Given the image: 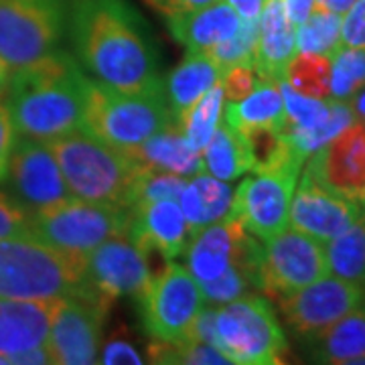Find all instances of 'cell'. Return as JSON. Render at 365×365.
Wrapping results in <instances>:
<instances>
[{
	"label": "cell",
	"mask_w": 365,
	"mask_h": 365,
	"mask_svg": "<svg viewBox=\"0 0 365 365\" xmlns=\"http://www.w3.org/2000/svg\"><path fill=\"white\" fill-rule=\"evenodd\" d=\"M67 25L79 66L98 81L122 91L163 81L157 49L128 0H73Z\"/></svg>",
	"instance_id": "1"
},
{
	"label": "cell",
	"mask_w": 365,
	"mask_h": 365,
	"mask_svg": "<svg viewBox=\"0 0 365 365\" xmlns=\"http://www.w3.org/2000/svg\"><path fill=\"white\" fill-rule=\"evenodd\" d=\"M88 88L83 67L61 49L16 69L4 91L14 128L43 143L83 128Z\"/></svg>",
	"instance_id": "2"
},
{
	"label": "cell",
	"mask_w": 365,
	"mask_h": 365,
	"mask_svg": "<svg viewBox=\"0 0 365 365\" xmlns=\"http://www.w3.org/2000/svg\"><path fill=\"white\" fill-rule=\"evenodd\" d=\"M47 144L76 199L132 207L144 167L126 150L104 143L88 128L69 132Z\"/></svg>",
	"instance_id": "3"
},
{
	"label": "cell",
	"mask_w": 365,
	"mask_h": 365,
	"mask_svg": "<svg viewBox=\"0 0 365 365\" xmlns=\"http://www.w3.org/2000/svg\"><path fill=\"white\" fill-rule=\"evenodd\" d=\"M86 292V254L31 235L0 240V299H59Z\"/></svg>",
	"instance_id": "4"
},
{
	"label": "cell",
	"mask_w": 365,
	"mask_h": 365,
	"mask_svg": "<svg viewBox=\"0 0 365 365\" xmlns=\"http://www.w3.org/2000/svg\"><path fill=\"white\" fill-rule=\"evenodd\" d=\"M173 122L165 81L140 91H122L90 81L83 128L120 150H130Z\"/></svg>",
	"instance_id": "5"
},
{
	"label": "cell",
	"mask_w": 365,
	"mask_h": 365,
	"mask_svg": "<svg viewBox=\"0 0 365 365\" xmlns=\"http://www.w3.org/2000/svg\"><path fill=\"white\" fill-rule=\"evenodd\" d=\"M215 347L237 365H278L288 341L276 311L260 294H244L215 311Z\"/></svg>",
	"instance_id": "6"
},
{
	"label": "cell",
	"mask_w": 365,
	"mask_h": 365,
	"mask_svg": "<svg viewBox=\"0 0 365 365\" xmlns=\"http://www.w3.org/2000/svg\"><path fill=\"white\" fill-rule=\"evenodd\" d=\"M128 207L71 197L31 213L29 235L51 248L86 254L110 237L128 235Z\"/></svg>",
	"instance_id": "7"
},
{
	"label": "cell",
	"mask_w": 365,
	"mask_h": 365,
	"mask_svg": "<svg viewBox=\"0 0 365 365\" xmlns=\"http://www.w3.org/2000/svg\"><path fill=\"white\" fill-rule=\"evenodd\" d=\"M66 0H0V59L11 71L59 49L66 35Z\"/></svg>",
	"instance_id": "8"
},
{
	"label": "cell",
	"mask_w": 365,
	"mask_h": 365,
	"mask_svg": "<svg viewBox=\"0 0 365 365\" xmlns=\"http://www.w3.org/2000/svg\"><path fill=\"white\" fill-rule=\"evenodd\" d=\"M136 297L146 335L165 343L191 339L197 317L205 307L195 276L173 260L150 272Z\"/></svg>",
	"instance_id": "9"
},
{
	"label": "cell",
	"mask_w": 365,
	"mask_h": 365,
	"mask_svg": "<svg viewBox=\"0 0 365 365\" xmlns=\"http://www.w3.org/2000/svg\"><path fill=\"white\" fill-rule=\"evenodd\" d=\"M329 274L325 246L304 232L287 227L266 240L258 270V288L280 300Z\"/></svg>",
	"instance_id": "10"
},
{
	"label": "cell",
	"mask_w": 365,
	"mask_h": 365,
	"mask_svg": "<svg viewBox=\"0 0 365 365\" xmlns=\"http://www.w3.org/2000/svg\"><path fill=\"white\" fill-rule=\"evenodd\" d=\"M302 167L256 173L235 189L230 215L258 240H270L288 227V213Z\"/></svg>",
	"instance_id": "11"
},
{
	"label": "cell",
	"mask_w": 365,
	"mask_h": 365,
	"mask_svg": "<svg viewBox=\"0 0 365 365\" xmlns=\"http://www.w3.org/2000/svg\"><path fill=\"white\" fill-rule=\"evenodd\" d=\"M148 252L128 235H118L86 252V297L108 309L124 297H136L150 276Z\"/></svg>",
	"instance_id": "12"
},
{
	"label": "cell",
	"mask_w": 365,
	"mask_h": 365,
	"mask_svg": "<svg viewBox=\"0 0 365 365\" xmlns=\"http://www.w3.org/2000/svg\"><path fill=\"white\" fill-rule=\"evenodd\" d=\"M287 325L300 335L313 337L341 317L355 311L365 302V287L361 282L329 276L309 287L276 300Z\"/></svg>",
	"instance_id": "13"
},
{
	"label": "cell",
	"mask_w": 365,
	"mask_h": 365,
	"mask_svg": "<svg viewBox=\"0 0 365 365\" xmlns=\"http://www.w3.org/2000/svg\"><path fill=\"white\" fill-rule=\"evenodd\" d=\"M110 309L86 294L61 297L53 314L47 349L53 364L88 365L98 361L102 327Z\"/></svg>",
	"instance_id": "14"
},
{
	"label": "cell",
	"mask_w": 365,
	"mask_h": 365,
	"mask_svg": "<svg viewBox=\"0 0 365 365\" xmlns=\"http://www.w3.org/2000/svg\"><path fill=\"white\" fill-rule=\"evenodd\" d=\"M4 181H9L11 195L29 213L73 197L49 144L26 136L14 144Z\"/></svg>",
	"instance_id": "15"
},
{
	"label": "cell",
	"mask_w": 365,
	"mask_h": 365,
	"mask_svg": "<svg viewBox=\"0 0 365 365\" xmlns=\"http://www.w3.org/2000/svg\"><path fill=\"white\" fill-rule=\"evenodd\" d=\"M299 181L288 213L290 227L325 244L364 215L355 199L333 193L307 170L299 177Z\"/></svg>",
	"instance_id": "16"
},
{
	"label": "cell",
	"mask_w": 365,
	"mask_h": 365,
	"mask_svg": "<svg viewBox=\"0 0 365 365\" xmlns=\"http://www.w3.org/2000/svg\"><path fill=\"white\" fill-rule=\"evenodd\" d=\"M307 160L304 170L313 179L357 201L365 189V122L353 120Z\"/></svg>",
	"instance_id": "17"
},
{
	"label": "cell",
	"mask_w": 365,
	"mask_h": 365,
	"mask_svg": "<svg viewBox=\"0 0 365 365\" xmlns=\"http://www.w3.org/2000/svg\"><path fill=\"white\" fill-rule=\"evenodd\" d=\"M128 237L144 252H157L165 260H175L189 246V225L177 201H153L130 207Z\"/></svg>",
	"instance_id": "18"
},
{
	"label": "cell",
	"mask_w": 365,
	"mask_h": 365,
	"mask_svg": "<svg viewBox=\"0 0 365 365\" xmlns=\"http://www.w3.org/2000/svg\"><path fill=\"white\" fill-rule=\"evenodd\" d=\"M59 299H0V355L45 345Z\"/></svg>",
	"instance_id": "19"
},
{
	"label": "cell",
	"mask_w": 365,
	"mask_h": 365,
	"mask_svg": "<svg viewBox=\"0 0 365 365\" xmlns=\"http://www.w3.org/2000/svg\"><path fill=\"white\" fill-rule=\"evenodd\" d=\"M246 232L248 230L227 213L223 220L209 223L191 235L185 254L189 262V272L195 276L197 282L215 280L234 264L237 242Z\"/></svg>",
	"instance_id": "20"
},
{
	"label": "cell",
	"mask_w": 365,
	"mask_h": 365,
	"mask_svg": "<svg viewBox=\"0 0 365 365\" xmlns=\"http://www.w3.org/2000/svg\"><path fill=\"white\" fill-rule=\"evenodd\" d=\"M297 53V26L290 23L280 0H266L258 16V43L254 67L264 79H284L288 61Z\"/></svg>",
	"instance_id": "21"
},
{
	"label": "cell",
	"mask_w": 365,
	"mask_h": 365,
	"mask_svg": "<svg viewBox=\"0 0 365 365\" xmlns=\"http://www.w3.org/2000/svg\"><path fill=\"white\" fill-rule=\"evenodd\" d=\"M170 35L189 53H207L215 45L232 39L242 26V16L225 0H215L203 9L170 16Z\"/></svg>",
	"instance_id": "22"
},
{
	"label": "cell",
	"mask_w": 365,
	"mask_h": 365,
	"mask_svg": "<svg viewBox=\"0 0 365 365\" xmlns=\"http://www.w3.org/2000/svg\"><path fill=\"white\" fill-rule=\"evenodd\" d=\"M138 165L146 169L167 170L181 177H195L203 173L201 150L193 148L185 138L181 126L173 120L165 128L146 138L136 148L126 150Z\"/></svg>",
	"instance_id": "23"
},
{
	"label": "cell",
	"mask_w": 365,
	"mask_h": 365,
	"mask_svg": "<svg viewBox=\"0 0 365 365\" xmlns=\"http://www.w3.org/2000/svg\"><path fill=\"white\" fill-rule=\"evenodd\" d=\"M234 193V187L230 185V181L215 179L211 175L199 173L195 177L187 179L177 203L187 220L191 235L203 230L209 223L223 220L232 209Z\"/></svg>",
	"instance_id": "24"
},
{
	"label": "cell",
	"mask_w": 365,
	"mask_h": 365,
	"mask_svg": "<svg viewBox=\"0 0 365 365\" xmlns=\"http://www.w3.org/2000/svg\"><path fill=\"white\" fill-rule=\"evenodd\" d=\"M220 79L222 71L207 53H189L187 59L170 71L165 83L173 120L179 122Z\"/></svg>",
	"instance_id": "25"
},
{
	"label": "cell",
	"mask_w": 365,
	"mask_h": 365,
	"mask_svg": "<svg viewBox=\"0 0 365 365\" xmlns=\"http://www.w3.org/2000/svg\"><path fill=\"white\" fill-rule=\"evenodd\" d=\"M222 120L235 130H244L250 126H276L282 128L287 122L284 102L278 81L260 78L256 90L242 102L223 100Z\"/></svg>",
	"instance_id": "26"
},
{
	"label": "cell",
	"mask_w": 365,
	"mask_h": 365,
	"mask_svg": "<svg viewBox=\"0 0 365 365\" xmlns=\"http://www.w3.org/2000/svg\"><path fill=\"white\" fill-rule=\"evenodd\" d=\"M311 339L314 341V361L351 365L353 359L365 353V307H357Z\"/></svg>",
	"instance_id": "27"
},
{
	"label": "cell",
	"mask_w": 365,
	"mask_h": 365,
	"mask_svg": "<svg viewBox=\"0 0 365 365\" xmlns=\"http://www.w3.org/2000/svg\"><path fill=\"white\" fill-rule=\"evenodd\" d=\"M203 170L222 181H234L252 170L248 146L242 132L220 120L207 146L201 150Z\"/></svg>",
	"instance_id": "28"
},
{
	"label": "cell",
	"mask_w": 365,
	"mask_h": 365,
	"mask_svg": "<svg viewBox=\"0 0 365 365\" xmlns=\"http://www.w3.org/2000/svg\"><path fill=\"white\" fill-rule=\"evenodd\" d=\"M325 244L329 274L365 284V215Z\"/></svg>",
	"instance_id": "29"
},
{
	"label": "cell",
	"mask_w": 365,
	"mask_h": 365,
	"mask_svg": "<svg viewBox=\"0 0 365 365\" xmlns=\"http://www.w3.org/2000/svg\"><path fill=\"white\" fill-rule=\"evenodd\" d=\"M284 81L302 96L329 100L331 96V57L321 53H294L284 69Z\"/></svg>",
	"instance_id": "30"
},
{
	"label": "cell",
	"mask_w": 365,
	"mask_h": 365,
	"mask_svg": "<svg viewBox=\"0 0 365 365\" xmlns=\"http://www.w3.org/2000/svg\"><path fill=\"white\" fill-rule=\"evenodd\" d=\"M223 88L222 79L205 91V96L197 102L185 116L177 122L181 126L185 138L189 140V144L197 148V150H203L207 143L211 140L213 132L217 128L220 120H222V110H223Z\"/></svg>",
	"instance_id": "31"
},
{
	"label": "cell",
	"mask_w": 365,
	"mask_h": 365,
	"mask_svg": "<svg viewBox=\"0 0 365 365\" xmlns=\"http://www.w3.org/2000/svg\"><path fill=\"white\" fill-rule=\"evenodd\" d=\"M341 49V14L317 11L297 26V51L333 57Z\"/></svg>",
	"instance_id": "32"
},
{
	"label": "cell",
	"mask_w": 365,
	"mask_h": 365,
	"mask_svg": "<svg viewBox=\"0 0 365 365\" xmlns=\"http://www.w3.org/2000/svg\"><path fill=\"white\" fill-rule=\"evenodd\" d=\"M148 359L153 364H185V365H223L230 359L215 345L199 339H185L179 343L150 341Z\"/></svg>",
	"instance_id": "33"
},
{
	"label": "cell",
	"mask_w": 365,
	"mask_h": 365,
	"mask_svg": "<svg viewBox=\"0 0 365 365\" xmlns=\"http://www.w3.org/2000/svg\"><path fill=\"white\" fill-rule=\"evenodd\" d=\"M365 86V51L341 47L331 57V98L349 102Z\"/></svg>",
	"instance_id": "34"
},
{
	"label": "cell",
	"mask_w": 365,
	"mask_h": 365,
	"mask_svg": "<svg viewBox=\"0 0 365 365\" xmlns=\"http://www.w3.org/2000/svg\"><path fill=\"white\" fill-rule=\"evenodd\" d=\"M256 43H258V19H242V26L234 37L215 45L211 51H207V55L223 73L225 69L240 63L254 66Z\"/></svg>",
	"instance_id": "35"
},
{
	"label": "cell",
	"mask_w": 365,
	"mask_h": 365,
	"mask_svg": "<svg viewBox=\"0 0 365 365\" xmlns=\"http://www.w3.org/2000/svg\"><path fill=\"white\" fill-rule=\"evenodd\" d=\"M185 182H187V179L181 175L144 167L140 177H138V182H136V189H134L132 207L143 205V203H153V201H165V199L177 201Z\"/></svg>",
	"instance_id": "36"
},
{
	"label": "cell",
	"mask_w": 365,
	"mask_h": 365,
	"mask_svg": "<svg viewBox=\"0 0 365 365\" xmlns=\"http://www.w3.org/2000/svg\"><path fill=\"white\" fill-rule=\"evenodd\" d=\"M199 288H201V294H203V300L205 304H211V307H222L230 300L240 299L244 294H250L252 288H258L256 280L246 274L242 268L237 266H230L222 276H217L215 280H209V282H199Z\"/></svg>",
	"instance_id": "37"
},
{
	"label": "cell",
	"mask_w": 365,
	"mask_h": 365,
	"mask_svg": "<svg viewBox=\"0 0 365 365\" xmlns=\"http://www.w3.org/2000/svg\"><path fill=\"white\" fill-rule=\"evenodd\" d=\"M258 81H260V76L252 63H240V66L230 67L222 73L223 98L227 102H242L244 98H248L250 93L256 90Z\"/></svg>",
	"instance_id": "38"
},
{
	"label": "cell",
	"mask_w": 365,
	"mask_h": 365,
	"mask_svg": "<svg viewBox=\"0 0 365 365\" xmlns=\"http://www.w3.org/2000/svg\"><path fill=\"white\" fill-rule=\"evenodd\" d=\"M31 213L13 195L0 191V240L29 235Z\"/></svg>",
	"instance_id": "39"
},
{
	"label": "cell",
	"mask_w": 365,
	"mask_h": 365,
	"mask_svg": "<svg viewBox=\"0 0 365 365\" xmlns=\"http://www.w3.org/2000/svg\"><path fill=\"white\" fill-rule=\"evenodd\" d=\"M341 47L365 51V0H355L341 14Z\"/></svg>",
	"instance_id": "40"
},
{
	"label": "cell",
	"mask_w": 365,
	"mask_h": 365,
	"mask_svg": "<svg viewBox=\"0 0 365 365\" xmlns=\"http://www.w3.org/2000/svg\"><path fill=\"white\" fill-rule=\"evenodd\" d=\"M100 359L106 365H120V364H134L140 365L144 364V359L140 357L138 349L130 343L128 337H124L122 333H114L110 339L106 341L104 349H102V355H98Z\"/></svg>",
	"instance_id": "41"
},
{
	"label": "cell",
	"mask_w": 365,
	"mask_h": 365,
	"mask_svg": "<svg viewBox=\"0 0 365 365\" xmlns=\"http://www.w3.org/2000/svg\"><path fill=\"white\" fill-rule=\"evenodd\" d=\"M16 144V128L6 102H0V182L6 179L11 155Z\"/></svg>",
	"instance_id": "42"
},
{
	"label": "cell",
	"mask_w": 365,
	"mask_h": 365,
	"mask_svg": "<svg viewBox=\"0 0 365 365\" xmlns=\"http://www.w3.org/2000/svg\"><path fill=\"white\" fill-rule=\"evenodd\" d=\"M148 6H153L158 14L163 16H177V14L191 13V11H197V9H203L215 0H144Z\"/></svg>",
	"instance_id": "43"
},
{
	"label": "cell",
	"mask_w": 365,
	"mask_h": 365,
	"mask_svg": "<svg viewBox=\"0 0 365 365\" xmlns=\"http://www.w3.org/2000/svg\"><path fill=\"white\" fill-rule=\"evenodd\" d=\"M284 13L294 26L302 25L314 11V0H280Z\"/></svg>",
	"instance_id": "44"
},
{
	"label": "cell",
	"mask_w": 365,
	"mask_h": 365,
	"mask_svg": "<svg viewBox=\"0 0 365 365\" xmlns=\"http://www.w3.org/2000/svg\"><path fill=\"white\" fill-rule=\"evenodd\" d=\"M242 19H258L266 0H225Z\"/></svg>",
	"instance_id": "45"
},
{
	"label": "cell",
	"mask_w": 365,
	"mask_h": 365,
	"mask_svg": "<svg viewBox=\"0 0 365 365\" xmlns=\"http://www.w3.org/2000/svg\"><path fill=\"white\" fill-rule=\"evenodd\" d=\"M355 0H314L317 11H327V13L343 14Z\"/></svg>",
	"instance_id": "46"
},
{
	"label": "cell",
	"mask_w": 365,
	"mask_h": 365,
	"mask_svg": "<svg viewBox=\"0 0 365 365\" xmlns=\"http://www.w3.org/2000/svg\"><path fill=\"white\" fill-rule=\"evenodd\" d=\"M349 106H351L353 116L365 122V86L349 100Z\"/></svg>",
	"instance_id": "47"
},
{
	"label": "cell",
	"mask_w": 365,
	"mask_h": 365,
	"mask_svg": "<svg viewBox=\"0 0 365 365\" xmlns=\"http://www.w3.org/2000/svg\"><path fill=\"white\" fill-rule=\"evenodd\" d=\"M11 67L6 66L2 59H0V96L6 91V88H9V79H11Z\"/></svg>",
	"instance_id": "48"
},
{
	"label": "cell",
	"mask_w": 365,
	"mask_h": 365,
	"mask_svg": "<svg viewBox=\"0 0 365 365\" xmlns=\"http://www.w3.org/2000/svg\"><path fill=\"white\" fill-rule=\"evenodd\" d=\"M357 203H359V207H361V211H364V215H365V189H364V193L359 195V199H357Z\"/></svg>",
	"instance_id": "49"
},
{
	"label": "cell",
	"mask_w": 365,
	"mask_h": 365,
	"mask_svg": "<svg viewBox=\"0 0 365 365\" xmlns=\"http://www.w3.org/2000/svg\"><path fill=\"white\" fill-rule=\"evenodd\" d=\"M364 307H365V302H364Z\"/></svg>",
	"instance_id": "50"
}]
</instances>
